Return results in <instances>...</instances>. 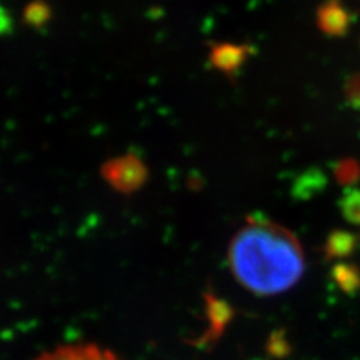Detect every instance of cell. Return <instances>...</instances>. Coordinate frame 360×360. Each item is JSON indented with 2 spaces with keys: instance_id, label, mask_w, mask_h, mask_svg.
<instances>
[{
  "instance_id": "cell-3",
  "label": "cell",
  "mask_w": 360,
  "mask_h": 360,
  "mask_svg": "<svg viewBox=\"0 0 360 360\" xmlns=\"http://www.w3.org/2000/svg\"><path fill=\"white\" fill-rule=\"evenodd\" d=\"M35 360H120L115 353L95 344H71L41 354Z\"/></svg>"
},
{
  "instance_id": "cell-2",
  "label": "cell",
  "mask_w": 360,
  "mask_h": 360,
  "mask_svg": "<svg viewBox=\"0 0 360 360\" xmlns=\"http://www.w3.org/2000/svg\"><path fill=\"white\" fill-rule=\"evenodd\" d=\"M101 174L117 193L131 194L146 184L149 172L140 156L127 153L108 160L101 167Z\"/></svg>"
},
{
  "instance_id": "cell-6",
  "label": "cell",
  "mask_w": 360,
  "mask_h": 360,
  "mask_svg": "<svg viewBox=\"0 0 360 360\" xmlns=\"http://www.w3.org/2000/svg\"><path fill=\"white\" fill-rule=\"evenodd\" d=\"M14 30V20L11 17L9 11L4 6H0V37L9 35Z\"/></svg>"
},
{
  "instance_id": "cell-4",
  "label": "cell",
  "mask_w": 360,
  "mask_h": 360,
  "mask_svg": "<svg viewBox=\"0 0 360 360\" xmlns=\"http://www.w3.org/2000/svg\"><path fill=\"white\" fill-rule=\"evenodd\" d=\"M248 47L234 44H217L210 50V63L217 71L231 75L240 70V66L248 58Z\"/></svg>"
},
{
  "instance_id": "cell-1",
  "label": "cell",
  "mask_w": 360,
  "mask_h": 360,
  "mask_svg": "<svg viewBox=\"0 0 360 360\" xmlns=\"http://www.w3.org/2000/svg\"><path fill=\"white\" fill-rule=\"evenodd\" d=\"M234 279L257 296H276L299 284L305 274V252L288 229L266 218H251L229 245Z\"/></svg>"
},
{
  "instance_id": "cell-5",
  "label": "cell",
  "mask_w": 360,
  "mask_h": 360,
  "mask_svg": "<svg viewBox=\"0 0 360 360\" xmlns=\"http://www.w3.org/2000/svg\"><path fill=\"white\" fill-rule=\"evenodd\" d=\"M22 20L32 29H41L47 26L51 20V6L45 0H33L26 8Z\"/></svg>"
}]
</instances>
